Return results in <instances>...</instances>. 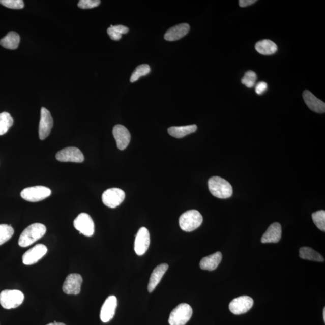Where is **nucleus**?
Wrapping results in <instances>:
<instances>
[{
  "label": "nucleus",
  "instance_id": "10",
  "mask_svg": "<svg viewBox=\"0 0 325 325\" xmlns=\"http://www.w3.org/2000/svg\"><path fill=\"white\" fill-rule=\"evenodd\" d=\"M254 305V300L248 296H242L233 300L229 305L232 313L240 315L247 313Z\"/></svg>",
  "mask_w": 325,
  "mask_h": 325
},
{
  "label": "nucleus",
  "instance_id": "19",
  "mask_svg": "<svg viewBox=\"0 0 325 325\" xmlns=\"http://www.w3.org/2000/svg\"><path fill=\"white\" fill-rule=\"evenodd\" d=\"M281 226L278 222L272 224L267 229L261 238L262 244L269 243H278L281 238Z\"/></svg>",
  "mask_w": 325,
  "mask_h": 325
},
{
  "label": "nucleus",
  "instance_id": "16",
  "mask_svg": "<svg viewBox=\"0 0 325 325\" xmlns=\"http://www.w3.org/2000/svg\"><path fill=\"white\" fill-rule=\"evenodd\" d=\"M113 134L117 149L120 150L127 149L131 140V134L127 128L122 125H116L113 128Z\"/></svg>",
  "mask_w": 325,
  "mask_h": 325
},
{
  "label": "nucleus",
  "instance_id": "3",
  "mask_svg": "<svg viewBox=\"0 0 325 325\" xmlns=\"http://www.w3.org/2000/svg\"><path fill=\"white\" fill-rule=\"evenodd\" d=\"M203 218L201 213L196 210H191L184 213L179 219V225L184 231L192 232L201 225Z\"/></svg>",
  "mask_w": 325,
  "mask_h": 325
},
{
  "label": "nucleus",
  "instance_id": "36",
  "mask_svg": "<svg viewBox=\"0 0 325 325\" xmlns=\"http://www.w3.org/2000/svg\"><path fill=\"white\" fill-rule=\"evenodd\" d=\"M257 2L256 0H240L239 6L242 8H245L254 5Z\"/></svg>",
  "mask_w": 325,
  "mask_h": 325
},
{
  "label": "nucleus",
  "instance_id": "26",
  "mask_svg": "<svg viewBox=\"0 0 325 325\" xmlns=\"http://www.w3.org/2000/svg\"><path fill=\"white\" fill-rule=\"evenodd\" d=\"M14 124V119L8 112L0 113V136L4 135Z\"/></svg>",
  "mask_w": 325,
  "mask_h": 325
},
{
  "label": "nucleus",
  "instance_id": "22",
  "mask_svg": "<svg viewBox=\"0 0 325 325\" xmlns=\"http://www.w3.org/2000/svg\"><path fill=\"white\" fill-rule=\"evenodd\" d=\"M255 48L259 53L264 55L274 54L278 50L277 44L273 41L268 40V39L258 41L255 44Z\"/></svg>",
  "mask_w": 325,
  "mask_h": 325
},
{
  "label": "nucleus",
  "instance_id": "30",
  "mask_svg": "<svg viewBox=\"0 0 325 325\" xmlns=\"http://www.w3.org/2000/svg\"><path fill=\"white\" fill-rule=\"evenodd\" d=\"M257 74L252 71H248L246 72L244 77L242 79V83L248 88L254 86L256 80H257Z\"/></svg>",
  "mask_w": 325,
  "mask_h": 325
},
{
  "label": "nucleus",
  "instance_id": "23",
  "mask_svg": "<svg viewBox=\"0 0 325 325\" xmlns=\"http://www.w3.org/2000/svg\"><path fill=\"white\" fill-rule=\"evenodd\" d=\"M198 129L196 125H190V126H181V127H169L167 131L170 136L178 138H183L189 134L195 133Z\"/></svg>",
  "mask_w": 325,
  "mask_h": 325
},
{
  "label": "nucleus",
  "instance_id": "4",
  "mask_svg": "<svg viewBox=\"0 0 325 325\" xmlns=\"http://www.w3.org/2000/svg\"><path fill=\"white\" fill-rule=\"evenodd\" d=\"M192 308L188 304H180L170 313L169 323L170 325H185L191 318Z\"/></svg>",
  "mask_w": 325,
  "mask_h": 325
},
{
  "label": "nucleus",
  "instance_id": "12",
  "mask_svg": "<svg viewBox=\"0 0 325 325\" xmlns=\"http://www.w3.org/2000/svg\"><path fill=\"white\" fill-rule=\"evenodd\" d=\"M48 249L43 244H38L29 249L22 256V262L25 265H32L38 261L47 254Z\"/></svg>",
  "mask_w": 325,
  "mask_h": 325
},
{
  "label": "nucleus",
  "instance_id": "28",
  "mask_svg": "<svg viewBox=\"0 0 325 325\" xmlns=\"http://www.w3.org/2000/svg\"><path fill=\"white\" fill-rule=\"evenodd\" d=\"M151 71V68L149 65H141L137 67L133 72L132 75H131L130 78V81L131 83L136 82L141 77L145 76V75L149 74Z\"/></svg>",
  "mask_w": 325,
  "mask_h": 325
},
{
  "label": "nucleus",
  "instance_id": "37",
  "mask_svg": "<svg viewBox=\"0 0 325 325\" xmlns=\"http://www.w3.org/2000/svg\"><path fill=\"white\" fill-rule=\"evenodd\" d=\"M47 325H67V324H65L63 323H58V322H56V321H54V323H50Z\"/></svg>",
  "mask_w": 325,
  "mask_h": 325
},
{
  "label": "nucleus",
  "instance_id": "21",
  "mask_svg": "<svg viewBox=\"0 0 325 325\" xmlns=\"http://www.w3.org/2000/svg\"><path fill=\"white\" fill-rule=\"evenodd\" d=\"M222 253L217 252L215 254L210 255L208 257L203 258L200 262V268L202 270L212 271L218 267L222 261Z\"/></svg>",
  "mask_w": 325,
  "mask_h": 325
},
{
  "label": "nucleus",
  "instance_id": "8",
  "mask_svg": "<svg viewBox=\"0 0 325 325\" xmlns=\"http://www.w3.org/2000/svg\"><path fill=\"white\" fill-rule=\"evenodd\" d=\"M75 229L80 234L91 237L95 232V225L93 219L87 213H82L78 215L74 221Z\"/></svg>",
  "mask_w": 325,
  "mask_h": 325
},
{
  "label": "nucleus",
  "instance_id": "5",
  "mask_svg": "<svg viewBox=\"0 0 325 325\" xmlns=\"http://www.w3.org/2000/svg\"><path fill=\"white\" fill-rule=\"evenodd\" d=\"M24 300V295L18 290H5L0 293V304L5 309L17 308Z\"/></svg>",
  "mask_w": 325,
  "mask_h": 325
},
{
  "label": "nucleus",
  "instance_id": "9",
  "mask_svg": "<svg viewBox=\"0 0 325 325\" xmlns=\"http://www.w3.org/2000/svg\"><path fill=\"white\" fill-rule=\"evenodd\" d=\"M59 162L82 163L84 157L81 150L76 147H67L59 151L55 156Z\"/></svg>",
  "mask_w": 325,
  "mask_h": 325
},
{
  "label": "nucleus",
  "instance_id": "27",
  "mask_svg": "<svg viewBox=\"0 0 325 325\" xmlns=\"http://www.w3.org/2000/svg\"><path fill=\"white\" fill-rule=\"evenodd\" d=\"M14 234V229L11 225L0 224V245L5 244Z\"/></svg>",
  "mask_w": 325,
  "mask_h": 325
},
{
  "label": "nucleus",
  "instance_id": "32",
  "mask_svg": "<svg viewBox=\"0 0 325 325\" xmlns=\"http://www.w3.org/2000/svg\"><path fill=\"white\" fill-rule=\"evenodd\" d=\"M100 0H80L78 3V8L83 9H93L100 5Z\"/></svg>",
  "mask_w": 325,
  "mask_h": 325
},
{
  "label": "nucleus",
  "instance_id": "15",
  "mask_svg": "<svg viewBox=\"0 0 325 325\" xmlns=\"http://www.w3.org/2000/svg\"><path fill=\"white\" fill-rule=\"evenodd\" d=\"M117 306V300L116 297H108L105 301L100 312L101 320L104 323L110 321L115 315Z\"/></svg>",
  "mask_w": 325,
  "mask_h": 325
},
{
  "label": "nucleus",
  "instance_id": "38",
  "mask_svg": "<svg viewBox=\"0 0 325 325\" xmlns=\"http://www.w3.org/2000/svg\"><path fill=\"white\" fill-rule=\"evenodd\" d=\"M323 320L325 322V308H323Z\"/></svg>",
  "mask_w": 325,
  "mask_h": 325
},
{
  "label": "nucleus",
  "instance_id": "1",
  "mask_svg": "<svg viewBox=\"0 0 325 325\" xmlns=\"http://www.w3.org/2000/svg\"><path fill=\"white\" fill-rule=\"evenodd\" d=\"M46 232L47 228L44 224L35 223L29 225L21 233L18 244L21 247H27L43 237Z\"/></svg>",
  "mask_w": 325,
  "mask_h": 325
},
{
  "label": "nucleus",
  "instance_id": "14",
  "mask_svg": "<svg viewBox=\"0 0 325 325\" xmlns=\"http://www.w3.org/2000/svg\"><path fill=\"white\" fill-rule=\"evenodd\" d=\"M83 278L80 274H71L68 276L63 285V291L67 294L77 295L80 293Z\"/></svg>",
  "mask_w": 325,
  "mask_h": 325
},
{
  "label": "nucleus",
  "instance_id": "35",
  "mask_svg": "<svg viewBox=\"0 0 325 325\" xmlns=\"http://www.w3.org/2000/svg\"><path fill=\"white\" fill-rule=\"evenodd\" d=\"M110 27L113 28L114 31H116L117 33H119L121 35H124L127 34L128 32H129V28L126 27V26H124L122 25H110Z\"/></svg>",
  "mask_w": 325,
  "mask_h": 325
},
{
  "label": "nucleus",
  "instance_id": "20",
  "mask_svg": "<svg viewBox=\"0 0 325 325\" xmlns=\"http://www.w3.org/2000/svg\"><path fill=\"white\" fill-rule=\"evenodd\" d=\"M168 268V265L167 264H162L154 269L152 275H151L149 285H147V290L150 293H152L157 285L160 283Z\"/></svg>",
  "mask_w": 325,
  "mask_h": 325
},
{
  "label": "nucleus",
  "instance_id": "7",
  "mask_svg": "<svg viewBox=\"0 0 325 325\" xmlns=\"http://www.w3.org/2000/svg\"><path fill=\"white\" fill-rule=\"evenodd\" d=\"M126 193L119 188H110L106 190L102 195V201L105 205L111 209L117 208L123 203Z\"/></svg>",
  "mask_w": 325,
  "mask_h": 325
},
{
  "label": "nucleus",
  "instance_id": "11",
  "mask_svg": "<svg viewBox=\"0 0 325 325\" xmlns=\"http://www.w3.org/2000/svg\"><path fill=\"white\" fill-rule=\"evenodd\" d=\"M52 127H53V119L50 111L47 108L42 107L39 127V139L44 140L50 135Z\"/></svg>",
  "mask_w": 325,
  "mask_h": 325
},
{
  "label": "nucleus",
  "instance_id": "13",
  "mask_svg": "<svg viewBox=\"0 0 325 325\" xmlns=\"http://www.w3.org/2000/svg\"><path fill=\"white\" fill-rule=\"evenodd\" d=\"M150 245V234L149 229L142 227L138 231L135 242H134V251L138 255L145 254Z\"/></svg>",
  "mask_w": 325,
  "mask_h": 325
},
{
  "label": "nucleus",
  "instance_id": "33",
  "mask_svg": "<svg viewBox=\"0 0 325 325\" xmlns=\"http://www.w3.org/2000/svg\"><path fill=\"white\" fill-rule=\"evenodd\" d=\"M268 90V84L264 81L259 82L255 86V93L258 95L263 94Z\"/></svg>",
  "mask_w": 325,
  "mask_h": 325
},
{
  "label": "nucleus",
  "instance_id": "29",
  "mask_svg": "<svg viewBox=\"0 0 325 325\" xmlns=\"http://www.w3.org/2000/svg\"><path fill=\"white\" fill-rule=\"evenodd\" d=\"M312 219L317 227L321 231H325V212L324 210H320L314 212L312 214Z\"/></svg>",
  "mask_w": 325,
  "mask_h": 325
},
{
  "label": "nucleus",
  "instance_id": "6",
  "mask_svg": "<svg viewBox=\"0 0 325 325\" xmlns=\"http://www.w3.org/2000/svg\"><path fill=\"white\" fill-rule=\"evenodd\" d=\"M51 195V190L47 187H29L22 190L21 196L25 201L32 202L42 201Z\"/></svg>",
  "mask_w": 325,
  "mask_h": 325
},
{
  "label": "nucleus",
  "instance_id": "2",
  "mask_svg": "<svg viewBox=\"0 0 325 325\" xmlns=\"http://www.w3.org/2000/svg\"><path fill=\"white\" fill-rule=\"evenodd\" d=\"M209 189L212 194L220 199L230 198L232 188L227 181L219 176H213L208 182Z\"/></svg>",
  "mask_w": 325,
  "mask_h": 325
},
{
  "label": "nucleus",
  "instance_id": "24",
  "mask_svg": "<svg viewBox=\"0 0 325 325\" xmlns=\"http://www.w3.org/2000/svg\"><path fill=\"white\" fill-rule=\"evenodd\" d=\"M20 42V36L15 32H9L5 37L0 40V45L8 50H16Z\"/></svg>",
  "mask_w": 325,
  "mask_h": 325
},
{
  "label": "nucleus",
  "instance_id": "25",
  "mask_svg": "<svg viewBox=\"0 0 325 325\" xmlns=\"http://www.w3.org/2000/svg\"><path fill=\"white\" fill-rule=\"evenodd\" d=\"M300 257L304 260L323 262V256L310 247H303L300 250Z\"/></svg>",
  "mask_w": 325,
  "mask_h": 325
},
{
  "label": "nucleus",
  "instance_id": "17",
  "mask_svg": "<svg viewBox=\"0 0 325 325\" xmlns=\"http://www.w3.org/2000/svg\"><path fill=\"white\" fill-rule=\"evenodd\" d=\"M303 98L305 104L310 109L317 113L325 112V104L324 102L318 99L310 91L306 90L304 92Z\"/></svg>",
  "mask_w": 325,
  "mask_h": 325
},
{
  "label": "nucleus",
  "instance_id": "18",
  "mask_svg": "<svg viewBox=\"0 0 325 325\" xmlns=\"http://www.w3.org/2000/svg\"><path fill=\"white\" fill-rule=\"evenodd\" d=\"M189 31V25L186 23H183L169 28L166 32L164 38L167 41H178L188 34Z\"/></svg>",
  "mask_w": 325,
  "mask_h": 325
},
{
  "label": "nucleus",
  "instance_id": "34",
  "mask_svg": "<svg viewBox=\"0 0 325 325\" xmlns=\"http://www.w3.org/2000/svg\"><path fill=\"white\" fill-rule=\"evenodd\" d=\"M107 34L109 35L111 39L113 41H119L122 38V35H121L110 27L107 29Z\"/></svg>",
  "mask_w": 325,
  "mask_h": 325
},
{
  "label": "nucleus",
  "instance_id": "31",
  "mask_svg": "<svg viewBox=\"0 0 325 325\" xmlns=\"http://www.w3.org/2000/svg\"><path fill=\"white\" fill-rule=\"evenodd\" d=\"M0 4L12 9H21L24 7L22 0H0Z\"/></svg>",
  "mask_w": 325,
  "mask_h": 325
}]
</instances>
